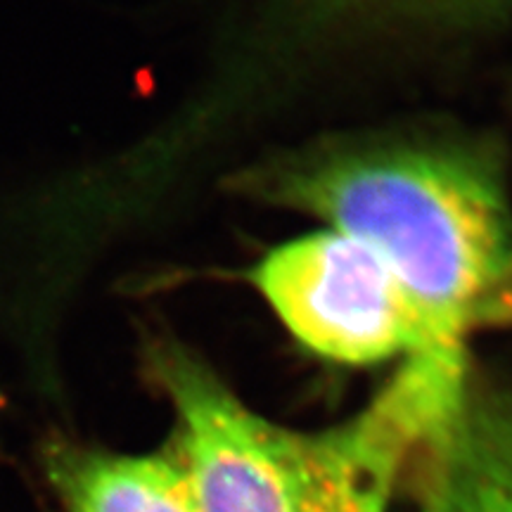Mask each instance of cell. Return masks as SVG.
<instances>
[{
  "label": "cell",
  "instance_id": "6da1fadb",
  "mask_svg": "<svg viewBox=\"0 0 512 512\" xmlns=\"http://www.w3.org/2000/svg\"><path fill=\"white\" fill-rule=\"evenodd\" d=\"M238 188L366 242L439 347L467 351L479 332L512 328V200L489 147H332L247 171Z\"/></svg>",
  "mask_w": 512,
  "mask_h": 512
},
{
  "label": "cell",
  "instance_id": "7a4b0ae2",
  "mask_svg": "<svg viewBox=\"0 0 512 512\" xmlns=\"http://www.w3.org/2000/svg\"><path fill=\"white\" fill-rule=\"evenodd\" d=\"M249 283L304 349L328 361L370 366L420 351H456L434 342L380 254L339 230L271 249L249 271Z\"/></svg>",
  "mask_w": 512,
  "mask_h": 512
},
{
  "label": "cell",
  "instance_id": "3957f363",
  "mask_svg": "<svg viewBox=\"0 0 512 512\" xmlns=\"http://www.w3.org/2000/svg\"><path fill=\"white\" fill-rule=\"evenodd\" d=\"M152 373L176 411L192 512H299L306 434L261 418L176 344L152 351Z\"/></svg>",
  "mask_w": 512,
  "mask_h": 512
},
{
  "label": "cell",
  "instance_id": "277c9868",
  "mask_svg": "<svg viewBox=\"0 0 512 512\" xmlns=\"http://www.w3.org/2000/svg\"><path fill=\"white\" fill-rule=\"evenodd\" d=\"M470 382V356H408L361 413L332 430L306 434L299 512H387L401 467L456 411Z\"/></svg>",
  "mask_w": 512,
  "mask_h": 512
},
{
  "label": "cell",
  "instance_id": "5b68a950",
  "mask_svg": "<svg viewBox=\"0 0 512 512\" xmlns=\"http://www.w3.org/2000/svg\"><path fill=\"white\" fill-rule=\"evenodd\" d=\"M418 456L415 512H512V392H482L472 380Z\"/></svg>",
  "mask_w": 512,
  "mask_h": 512
},
{
  "label": "cell",
  "instance_id": "8992f818",
  "mask_svg": "<svg viewBox=\"0 0 512 512\" xmlns=\"http://www.w3.org/2000/svg\"><path fill=\"white\" fill-rule=\"evenodd\" d=\"M46 472L67 512H192L176 448L124 456L53 444Z\"/></svg>",
  "mask_w": 512,
  "mask_h": 512
},
{
  "label": "cell",
  "instance_id": "52a82bcc",
  "mask_svg": "<svg viewBox=\"0 0 512 512\" xmlns=\"http://www.w3.org/2000/svg\"><path fill=\"white\" fill-rule=\"evenodd\" d=\"M318 19H375L437 29H477L512 12V0H304Z\"/></svg>",
  "mask_w": 512,
  "mask_h": 512
}]
</instances>
